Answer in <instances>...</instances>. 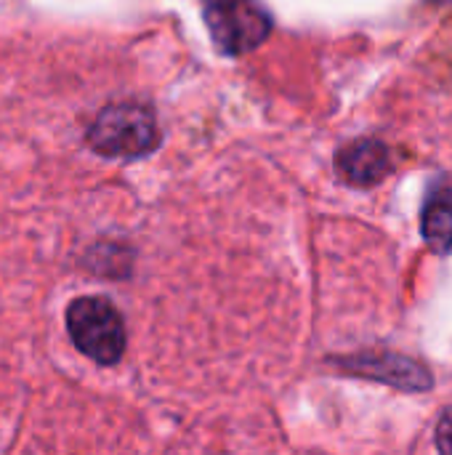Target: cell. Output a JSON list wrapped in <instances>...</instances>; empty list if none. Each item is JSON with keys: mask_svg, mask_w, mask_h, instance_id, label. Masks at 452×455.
I'll return each instance as SVG.
<instances>
[{"mask_svg": "<svg viewBox=\"0 0 452 455\" xmlns=\"http://www.w3.org/2000/svg\"><path fill=\"white\" fill-rule=\"evenodd\" d=\"M88 144L93 152L107 157H144L160 144L157 117L139 101L109 104L91 123Z\"/></svg>", "mask_w": 452, "mask_h": 455, "instance_id": "cell-1", "label": "cell"}, {"mask_svg": "<svg viewBox=\"0 0 452 455\" xmlns=\"http://www.w3.org/2000/svg\"><path fill=\"white\" fill-rule=\"evenodd\" d=\"M67 333L72 344L99 365H115L128 341L123 315L101 296H83L69 304Z\"/></svg>", "mask_w": 452, "mask_h": 455, "instance_id": "cell-2", "label": "cell"}, {"mask_svg": "<svg viewBox=\"0 0 452 455\" xmlns=\"http://www.w3.org/2000/svg\"><path fill=\"white\" fill-rule=\"evenodd\" d=\"M202 19L224 53H248L272 32V16L261 0H202Z\"/></svg>", "mask_w": 452, "mask_h": 455, "instance_id": "cell-3", "label": "cell"}, {"mask_svg": "<svg viewBox=\"0 0 452 455\" xmlns=\"http://www.w3.org/2000/svg\"><path fill=\"white\" fill-rule=\"evenodd\" d=\"M349 365H352V373L357 376L378 379L405 392H426L434 384V379L429 376L424 365L400 355H360V357H352Z\"/></svg>", "mask_w": 452, "mask_h": 455, "instance_id": "cell-4", "label": "cell"}, {"mask_svg": "<svg viewBox=\"0 0 452 455\" xmlns=\"http://www.w3.org/2000/svg\"><path fill=\"white\" fill-rule=\"evenodd\" d=\"M336 165L346 181H352L357 187H368V184L381 181L389 173L392 152L378 139H360L338 152Z\"/></svg>", "mask_w": 452, "mask_h": 455, "instance_id": "cell-5", "label": "cell"}, {"mask_svg": "<svg viewBox=\"0 0 452 455\" xmlns=\"http://www.w3.org/2000/svg\"><path fill=\"white\" fill-rule=\"evenodd\" d=\"M421 232L432 251L448 253L452 248V181H437L434 189L426 197L424 213H421Z\"/></svg>", "mask_w": 452, "mask_h": 455, "instance_id": "cell-6", "label": "cell"}, {"mask_svg": "<svg viewBox=\"0 0 452 455\" xmlns=\"http://www.w3.org/2000/svg\"><path fill=\"white\" fill-rule=\"evenodd\" d=\"M434 435H437L434 437L437 440V448L442 453H452V408L442 413V419L437 421V432Z\"/></svg>", "mask_w": 452, "mask_h": 455, "instance_id": "cell-7", "label": "cell"}, {"mask_svg": "<svg viewBox=\"0 0 452 455\" xmlns=\"http://www.w3.org/2000/svg\"><path fill=\"white\" fill-rule=\"evenodd\" d=\"M445 3H452V0H445Z\"/></svg>", "mask_w": 452, "mask_h": 455, "instance_id": "cell-8", "label": "cell"}]
</instances>
